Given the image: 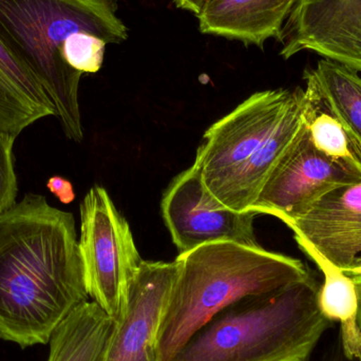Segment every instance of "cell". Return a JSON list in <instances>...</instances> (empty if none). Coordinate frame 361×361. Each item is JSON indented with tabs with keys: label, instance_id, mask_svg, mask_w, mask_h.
<instances>
[{
	"label": "cell",
	"instance_id": "cell-23",
	"mask_svg": "<svg viewBox=\"0 0 361 361\" xmlns=\"http://www.w3.org/2000/svg\"><path fill=\"white\" fill-rule=\"evenodd\" d=\"M348 275V274H347ZM350 277L353 280L355 283L356 290H357L358 297V326H360L361 330V271L357 273L350 274Z\"/></svg>",
	"mask_w": 361,
	"mask_h": 361
},
{
	"label": "cell",
	"instance_id": "cell-7",
	"mask_svg": "<svg viewBox=\"0 0 361 361\" xmlns=\"http://www.w3.org/2000/svg\"><path fill=\"white\" fill-rule=\"evenodd\" d=\"M163 219L179 254L212 242L260 246L254 212H237L214 199L195 166L178 175L163 195Z\"/></svg>",
	"mask_w": 361,
	"mask_h": 361
},
{
	"label": "cell",
	"instance_id": "cell-11",
	"mask_svg": "<svg viewBox=\"0 0 361 361\" xmlns=\"http://www.w3.org/2000/svg\"><path fill=\"white\" fill-rule=\"evenodd\" d=\"M178 274L177 260L143 261L129 288L106 361H159V332Z\"/></svg>",
	"mask_w": 361,
	"mask_h": 361
},
{
	"label": "cell",
	"instance_id": "cell-20",
	"mask_svg": "<svg viewBox=\"0 0 361 361\" xmlns=\"http://www.w3.org/2000/svg\"><path fill=\"white\" fill-rule=\"evenodd\" d=\"M15 137L0 129V214L16 204L17 178L13 160Z\"/></svg>",
	"mask_w": 361,
	"mask_h": 361
},
{
	"label": "cell",
	"instance_id": "cell-4",
	"mask_svg": "<svg viewBox=\"0 0 361 361\" xmlns=\"http://www.w3.org/2000/svg\"><path fill=\"white\" fill-rule=\"evenodd\" d=\"M176 260L173 284L158 337L159 361H169L219 312L311 275L299 259L231 241L204 244Z\"/></svg>",
	"mask_w": 361,
	"mask_h": 361
},
{
	"label": "cell",
	"instance_id": "cell-22",
	"mask_svg": "<svg viewBox=\"0 0 361 361\" xmlns=\"http://www.w3.org/2000/svg\"><path fill=\"white\" fill-rule=\"evenodd\" d=\"M209 0H173L175 6L180 10L188 11L193 15H197Z\"/></svg>",
	"mask_w": 361,
	"mask_h": 361
},
{
	"label": "cell",
	"instance_id": "cell-9",
	"mask_svg": "<svg viewBox=\"0 0 361 361\" xmlns=\"http://www.w3.org/2000/svg\"><path fill=\"white\" fill-rule=\"evenodd\" d=\"M277 40L284 59L311 51L361 72V0H298Z\"/></svg>",
	"mask_w": 361,
	"mask_h": 361
},
{
	"label": "cell",
	"instance_id": "cell-1",
	"mask_svg": "<svg viewBox=\"0 0 361 361\" xmlns=\"http://www.w3.org/2000/svg\"><path fill=\"white\" fill-rule=\"evenodd\" d=\"M89 300L73 214L36 193L0 214V339L48 345Z\"/></svg>",
	"mask_w": 361,
	"mask_h": 361
},
{
	"label": "cell",
	"instance_id": "cell-6",
	"mask_svg": "<svg viewBox=\"0 0 361 361\" xmlns=\"http://www.w3.org/2000/svg\"><path fill=\"white\" fill-rule=\"evenodd\" d=\"M295 90L254 93L204 133L193 166L209 193L245 164L281 121Z\"/></svg>",
	"mask_w": 361,
	"mask_h": 361
},
{
	"label": "cell",
	"instance_id": "cell-5",
	"mask_svg": "<svg viewBox=\"0 0 361 361\" xmlns=\"http://www.w3.org/2000/svg\"><path fill=\"white\" fill-rule=\"evenodd\" d=\"M78 246L90 299L120 322L144 260L128 222L104 187L93 186L80 204Z\"/></svg>",
	"mask_w": 361,
	"mask_h": 361
},
{
	"label": "cell",
	"instance_id": "cell-2",
	"mask_svg": "<svg viewBox=\"0 0 361 361\" xmlns=\"http://www.w3.org/2000/svg\"><path fill=\"white\" fill-rule=\"evenodd\" d=\"M118 8V0H0V40L37 78L72 141L84 139L78 103L82 73L63 61V46L82 32L107 44L126 42L128 29Z\"/></svg>",
	"mask_w": 361,
	"mask_h": 361
},
{
	"label": "cell",
	"instance_id": "cell-14",
	"mask_svg": "<svg viewBox=\"0 0 361 361\" xmlns=\"http://www.w3.org/2000/svg\"><path fill=\"white\" fill-rule=\"evenodd\" d=\"M56 116L37 78L0 40V129L18 137L36 121Z\"/></svg>",
	"mask_w": 361,
	"mask_h": 361
},
{
	"label": "cell",
	"instance_id": "cell-17",
	"mask_svg": "<svg viewBox=\"0 0 361 361\" xmlns=\"http://www.w3.org/2000/svg\"><path fill=\"white\" fill-rule=\"evenodd\" d=\"M324 274L318 292V307L331 322L341 324V347L350 361H361V330L358 326V297L352 278L311 250H302Z\"/></svg>",
	"mask_w": 361,
	"mask_h": 361
},
{
	"label": "cell",
	"instance_id": "cell-24",
	"mask_svg": "<svg viewBox=\"0 0 361 361\" xmlns=\"http://www.w3.org/2000/svg\"><path fill=\"white\" fill-rule=\"evenodd\" d=\"M343 358H345V355H343L341 347H339L338 355H335V357L333 358L332 361H343Z\"/></svg>",
	"mask_w": 361,
	"mask_h": 361
},
{
	"label": "cell",
	"instance_id": "cell-8",
	"mask_svg": "<svg viewBox=\"0 0 361 361\" xmlns=\"http://www.w3.org/2000/svg\"><path fill=\"white\" fill-rule=\"evenodd\" d=\"M360 180L322 156L305 124L265 180L250 212L269 214L288 225L335 187Z\"/></svg>",
	"mask_w": 361,
	"mask_h": 361
},
{
	"label": "cell",
	"instance_id": "cell-18",
	"mask_svg": "<svg viewBox=\"0 0 361 361\" xmlns=\"http://www.w3.org/2000/svg\"><path fill=\"white\" fill-rule=\"evenodd\" d=\"M331 111L361 146V78L357 72L322 59L312 69Z\"/></svg>",
	"mask_w": 361,
	"mask_h": 361
},
{
	"label": "cell",
	"instance_id": "cell-10",
	"mask_svg": "<svg viewBox=\"0 0 361 361\" xmlns=\"http://www.w3.org/2000/svg\"><path fill=\"white\" fill-rule=\"evenodd\" d=\"M301 250L345 274L361 271V180L335 187L288 225Z\"/></svg>",
	"mask_w": 361,
	"mask_h": 361
},
{
	"label": "cell",
	"instance_id": "cell-19",
	"mask_svg": "<svg viewBox=\"0 0 361 361\" xmlns=\"http://www.w3.org/2000/svg\"><path fill=\"white\" fill-rule=\"evenodd\" d=\"M107 42L93 34H75L63 46V61L80 73H97L104 63Z\"/></svg>",
	"mask_w": 361,
	"mask_h": 361
},
{
	"label": "cell",
	"instance_id": "cell-13",
	"mask_svg": "<svg viewBox=\"0 0 361 361\" xmlns=\"http://www.w3.org/2000/svg\"><path fill=\"white\" fill-rule=\"evenodd\" d=\"M302 114L303 89L297 88L294 99L260 149L210 195L233 212H250L265 180L298 133Z\"/></svg>",
	"mask_w": 361,
	"mask_h": 361
},
{
	"label": "cell",
	"instance_id": "cell-15",
	"mask_svg": "<svg viewBox=\"0 0 361 361\" xmlns=\"http://www.w3.org/2000/svg\"><path fill=\"white\" fill-rule=\"evenodd\" d=\"M116 326L97 302L82 303L51 336L48 361H106Z\"/></svg>",
	"mask_w": 361,
	"mask_h": 361
},
{
	"label": "cell",
	"instance_id": "cell-12",
	"mask_svg": "<svg viewBox=\"0 0 361 361\" xmlns=\"http://www.w3.org/2000/svg\"><path fill=\"white\" fill-rule=\"evenodd\" d=\"M297 1L209 0L195 17L202 34L262 49L269 38H279Z\"/></svg>",
	"mask_w": 361,
	"mask_h": 361
},
{
	"label": "cell",
	"instance_id": "cell-21",
	"mask_svg": "<svg viewBox=\"0 0 361 361\" xmlns=\"http://www.w3.org/2000/svg\"><path fill=\"white\" fill-rule=\"evenodd\" d=\"M47 187L61 203H71L75 197L71 183L59 176L50 178L47 182Z\"/></svg>",
	"mask_w": 361,
	"mask_h": 361
},
{
	"label": "cell",
	"instance_id": "cell-3",
	"mask_svg": "<svg viewBox=\"0 0 361 361\" xmlns=\"http://www.w3.org/2000/svg\"><path fill=\"white\" fill-rule=\"evenodd\" d=\"M320 283L305 279L223 309L169 361H309L333 322L318 307Z\"/></svg>",
	"mask_w": 361,
	"mask_h": 361
},
{
	"label": "cell",
	"instance_id": "cell-16",
	"mask_svg": "<svg viewBox=\"0 0 361 361\" xmlns=\"http://www.w3.org/2000/svg\"><path fill=\"white\" fill-rule=\"evenodd\" d=\"M302 120L315 149L361 180V146L331 111L312 70L305 73Z\"/></svg>",
	"mask_w": 361,
	"mask_h": 361
}]
</instances>
